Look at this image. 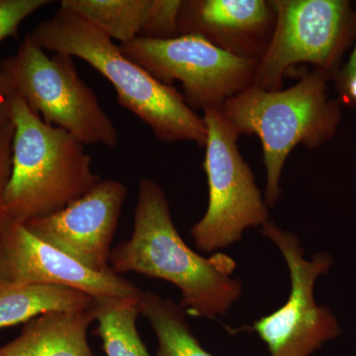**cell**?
<instances>
[{
  "mask_svg": "<svg viewBox=\"0 0 356 356\" xmlns=\"http://www.w3.org/2000/svg\"><path fill=\"white\" fill-rule=\"evenodd\" d=\"M51 0H0V43L18 35L20 25Z\"/></svg>",
  "mask_w": 356,
  "mask_h": 356,
  "instance_id": "ac0fdd59",
  "label": "cell"
},
{
  "mask_svg": "<svg viewBox=\"0 0 356 356\" xmlns=\"http://www.w3.org/2000/svg\"><path fill=\"white\" fill-rule=\"evenodd\" d=\"M276 23L273 0H182L179 35H195L232 55L259 60Z\"/></svg>",
  "mask_w": 356,
  "mask_h": 356,
  "instance_id": "7c38bea8",
  "label": "cell"
},
{
  "mask_svg": "<svg viewBox=\"0 0 356 356\" xmlns=\"http://www.w3.org/2000/svg\"><path fill=\"white\" fill-rule=\"evenodd\" d=\"M182 0H63L60 8L79 14L120 44L137 38L179 36Z\"/></svg>",
  "mask_w": 356,
  "mask_h": 356,
  "instance_id": "4fadbf2b",
  "label": "cell"
},
{
  "mask_svg": "<svg viewBox=\"0 0 356 356\" xmlns=\"http://www.w3.org/2000/svg\"><path fill=\"white\" fill-rule=\"evenodd\" d=\"M14 93L44 123L88 145L115 147L120 136L92 88L79 76L74 58L51 57L27 35L17 51L0 63Z\"/></svg>",
  "mask_w": 356,
  "mask_h": 356,
  "instance_id": "5b68a950",
  "label": "cell"
},
{
  "mask_svg": "<svg viewBox=\"0 0 356 356\" xmlns=\"http://www.w3.org/2000/svg\"><path fill=\"white\" fill-rule=\"evenodd\" d=\"M331 77L312 69L291 88L268 91L252 86L221 107L238 133L261 140L269 208L280 202L283 168L293 149H316L334 139L343 121V105L327 93Z\"/></svg>",
  "mask_w": 356,
  "mask_h": 356,
  "instance_id": "277c9868",
  "label": "cell"
},
{
  "mask_svg": "<svg viewBox=\"0 0 356 356\" xmlns=\"http://www.w3.org/2000/svg\"><path fill=\"white\" fill-rule=\"evenodd\" d=\"M14 95L6 74L0 70V125L10 118V104Z\"/></svg>",
  "mask_w": 356,
  "mask_h": 356,
  "instance_id": "44dd1931",
  "label": "cell"
},
{
  "mask_svg": "<svg viewBox=\"0 0 356 356\" xmlns=\"http://www.w3.org/2000/svg\"><path fill=\"white\" fill-rule=\"evenodd\" d=\"M58 285L92 298L140 295L123 276L91 270L40 240L25 225H4L0 232V284Z\"/></svg>",
  "mask_w": 356,
  "mask_h": 356,
  "instance_id": "8fae6325",
  "label": "cell"
},
{
  "mask_svg": "<svg viewBox=\"0 0 356 356\" xmlns=\"http://www.w3.org/2000/svg\"><path fill=\"white\" fill-rule=\"evenodd\" d=\"M128 189L102 179L88 193L49 216L25 225L33 235L96 273H111L112 242Z\"/></svg>",
  "mask_w": 356,
  "mask_h": 356,
  "instance_id": "30bf717a",
  "label": "cell"
},
{
  "mask_svg": "<svg viewBox=\"0 0 356 356\" xmlns=\"http://www.w3.org/2000/svg\"><path fill=\"white\" fill-rule=\"evenodd\" d=\"M261 234L280 250L286 262L290 293L280 309L247 329L266 343L269 356H313L341 334L332 309L318 305L315 299L317 281L330 273L334 257L329 252H318L307 259L299 236L271 220L261 227Z\"/></svg>",
  "mask_w": 356,
  "mask_h": 356,
  "instance_id": "ba28073f",
  "label": "cell"
},
{
  "mask_svg": "<svg viewBox=\"0 0 356 356\" xmlns=\"http://www.w3.org/2000/svg\"><path fill=\"white\" fill-rule=\"evenodd\" d=\"M90 311L51 312L26 323L0 356H93L88 339Z\"/></svg>",
  "mask_w": 356,
  "mask_h": 356,
  "instance_id": "5bb4252c",
  "label": "cell"
},
{
  "mask_svg": "<svg viewBox=\"0 0 356 356\" xmlns=\"http://www.w3.org/2000/svg\"><path fill=\"white\" fill-rule=\"evenodd\" d=\"M124 55L161 83H181L194 111L221 108L254 84L259 60L232 55L195 35L172 39L137 38L119 44Z\"/></svg>",
  "mask_w": 356,
  "mask_h": 356,
  "instance_id": "9c48e42d",
  "label": "cell"
},
{
  "mask_svg": "<svg viewBox=\"0 0 356 356\" xmlns=\"http://www.w3.org/2000/svg\"><path fill=\"white\" fill-rule=\"evenodd\" d=\"M273 38L259 60L254 86L280 90L287 72L299 64L323 70L331 81L355 43L356 9L350 0H273Z\"/></svg>",
  "mask_w": 356,
  "mask_h": 356,
  "instance_id": "52a82bcc",
  "label": "cell"
},
{
  "mask_svg": "<svg viewBox=\"0 0 356 356\" xmlns=\"http://www.w3.org/2000/svg\"><path fill=\"white\" fill-rule=\"evenodd\" d=\"M109 266L118 275L136 273L172 283L191 317H224L242 296L235 259L222 252L205 257L188 247L173 222L165 192L149 178L139 184L132 235L112 248Z\"/></svg>",
  "mask_w": 356,
  "mask_h": 356,
  "instance_id": "6da1fadb",
  "label": "cell"
},
{
  "mask_svg": "<svg viewBox=\"0 0 356 356\" xmlns=\"http://www.w3.org/2000/svg\"><path fill=\"white\" fill-rule=\"evenodd\" d=\"M13 166L2 202L4 225H26L64 209L102 180L83 143L44 123L14 93Z\"/></svg>",
  "mask_w": 356,
  "mask_h": 356,
  "instance_id": "3957f363",
  "label": "cell"
},
{
  "mask_svg": "<svg viewBox=\"0 0 356 356\" xmlns=\"http://www.w3.org/2000/svg\"><path fill=\"white\" fill-rule=\"evenodd\" d=\"M142 293L134 296L93 298L89 311L98 322L95 334L102 339L107 356H153L137 329Z\"/></svg>",
  "mask_w": 356,
  "mask_h": 356,
  "instance_id": "2e32d148",
  "label": "cell"
},
{
  "mask_svg": "<svg viewBox=\"0 0 356 356\" xmlns=\"http://www.w3.org/2000/svg\"><path fill=\"white\" fill-rule=\"evenodd\" d=\"M29 35L44 51L81 58L97 70L113 86L119 104L146 124L156 139L205 147V122L184 95L126 57L119 44L86 18L60 7Z\"/></svg>",
  "mask_w": 356,
  "mask_h": 356,
  "instance_id": "7a4b0ae2",
  "label": "cell"
},
{
  "mask_svg": "<svg viewBox=\"0 0 356 356\" xmlns=\"http://www.w3.org/2000/svg\"><path fill=\"white\" fill-rule=\"evenodd\" d=\"M93 298L74 288L47 284H0V330L51 312L88 310Z\"/></svg>",
  "mask_w": 356,
  "mask_h": 356,
  "instance_id": "9a60e30c",
  "label": "cell"
},
{
  "mask_svg": "<svg viewBox=\"0 0 356 356\" xmlns=\"http://www.w3.org/2000/svg\"><path fill=\"white\" fill-rule=\"evenodd\" d=\"M140 311L158 339L156 356H216L201 346L187 322L186 312L172 299L143 291Z\"/></svg>",
  "mask_w": 356,
  "mask_h": 356,
  "instance_id": "e0dca14e",
  "label": "cell"
},
{
  "mask_svg": "<svg viewBox=\"0 0 356 356\" xmlns=\"http://www.w3.org/2000/svg\"><path fill=\"white\" fill-rule=\"evenodd\" d=\"M13 137L14 124L11 118H9L0 125V232L3 227L2 202L13 166Z\"/></svg>",
  "mask_w": 356,
  "mask_h": 356,
  "instance_id": "ffe728a7",
  "label": "cell"
},
{
  "mask_svg": "<svg viewBox=\"0 0 356 356\" xmlns=\"http://www.w3.org/2000/svg\"><path fill=\"white\" fill-rule=\"evenodd\" d=\"M207 127L204 170L207 177L208 207L191 234L196 248L215 254L242 241L248 229L269 221L270 208L238 147L241 137L220 108L206 109Z\"/></svg>",
  "mask_w": 356,
  "mask_h": 356,
  "instance_id": "8992f818",
  "label": "cell"
},
{
  "mask_svg": "<svg viewBox=\"0 0 356 356\" xmlns=\"http://www.w3.org/2000/svg\"><path fill=\"white\" fill-rule=\"evenodd\" d=\"M332 81L339 103L356 111V36L350 58L343 63Z\"/></svg>",
  "mask_w": 356,
  "mask_h": 356,
  "instance_id": "d6986e66",
  "label": "cell"
}]
</instances>
